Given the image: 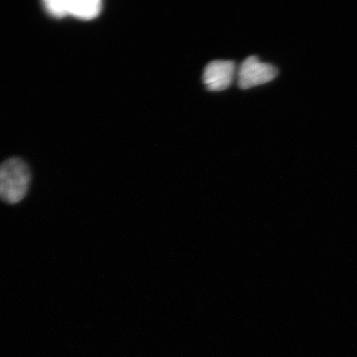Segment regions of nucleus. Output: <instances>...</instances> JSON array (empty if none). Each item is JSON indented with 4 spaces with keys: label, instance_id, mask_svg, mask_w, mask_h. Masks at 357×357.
Listing matches in <instances>:
<instances>
[{
    "label": "nucleus",
    "instance_id": "nucleus-1",
    "mask_svg": "<svg viewBox=\"0 0 357 357\" xmlns=\"http://www.w3.org/2000/svg\"><path fill=\"white\" fill-rule=\"evenodd\" d=\"M31 173L20 158H10L0 165V199L6 203H20L29 190Z\"/></svg>",
    "mask_w": 357,
    "mask_h": 357
},
{
    "label": "nucleus",
    "instance_id": "nucleus-4",
    "mask_svg": "<svg viewBox=\"0 0 357 357\" xmlns=\"http://www.w3.org/2000/svg\"><path fill=\"white\" fill-rule=\"evenodd\" d=\"M236 69V63L231 61H213L204 69V83L210 91H225L234 81Z\"/></svg>",
    "mask_w": 357,
    "mask_h": 357
},
{
    "label": "nucleus",
    "instance_id": "nucleus-3",
    "mask_svg": "<svg viewBox=\"0 0 357 357\" xmlns=\"http://www.w3.org/2000/svg\"><path fill=\"white\" fill-rule=\"evenodd\" d=\"M277 75L278 70L274 66L261 62L256 56H251L244 60L239 68V86L246 89L261 86L273 81Z\"/></svg>",
    "mask_w": 357,
    "mask_h": 357
},
{
    "label": "nucleus",
    "instance_id": "nucleus-2",
    "mask_svg": "<svg viewBox=\"0 0 357 357\" xmlns=\"http://www.w3.org/2000/svg\"><path fill=\"white\" fill-rule=\"evenodd\" d=\"M43 4L47 13L53 17L70 15L83 20L98 17L102 8L100 0H46Z\"/></svg>",
    "mask_w": 357,
    "mask_h": 357
}]
</instances>
